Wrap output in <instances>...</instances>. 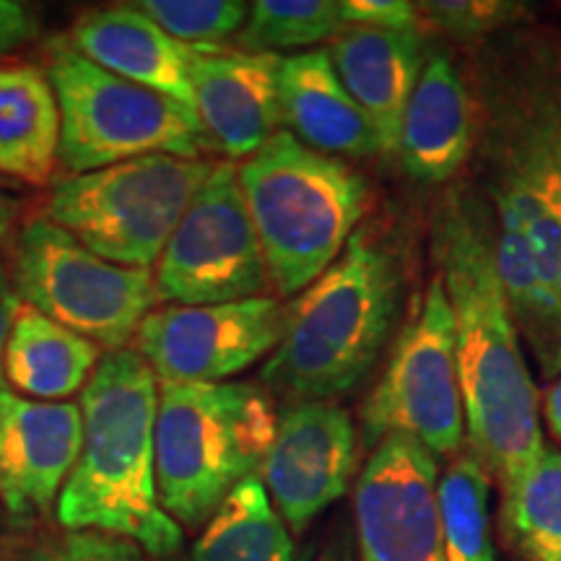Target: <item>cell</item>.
<instances>
[{
  "instance_id": "10",
  "label": "cell",
  "mask_w": 561,
  "mask_h": 561,
  "mask_svg": "<svg viewBox=\"0 0 561 561\" xmlns=\"http://www.w3.org/2000/svg\"><path fill=\"white\" fill-rule=\"evenodd\" d=\"M405 434L434 458L460 450L466 409L455 354V320L445 284L434 273L409 325L398 335L388 369L362 409V442L375 450Z\"/></svg>"
},
{
  "instance_id": "2",
  "label": "cell",
  "mask_w": 561,
  "mask_h": 561,
  "mask_svg": "<svg viewBox=\"0 0 561 561\" xmlns=\"http://www.w3.org/2000/svg\"><path fill=\"white\" fill-rule=\"evenodd\" d=\"M434 255L455 320V354L473 455L502 494L543 455L538 392L496 268L486 203L450 193L434 214Z\"/></svg>"
},
{
  "instance_id": "5",
  "label": "cell",
  "mask_w": 561,
  "mask_h": 561,
  "mask_svg": "<svg viewBox=\"0 0 561 561\" xmlns=\"http://www.w3.org/2000/svg\"><path fill=\"white\" fill-rule=\"evenodd\" d=\"M237 180L280 297L301 294L331 268L369 208V185L354 167L289 130L237 164Z\"/></svg>"
},
{
  "instance_id": "26",
  "label": "cell",
  "mask_w": 561,
  "mask_h": 561,
  "mask_svg": "<svg viewBox=\"0 0 561 561\" xmlns=\"http://www.w3.org/2000/svg\"><path fill=\"white\" fill-rule=\"evenodd\" d=\"M341 3L333 0H257L250 3L240 32L244 53H273L312 47L343 30Z\"/></svg>"
},
{
  "instance_id": "17",
  "label": "cell",
  "mask_w": 561,
  "mask_h": 561,
  "mask_svg": "<svg viewBox=\"0 0 561 561\" xmlns=\"http://www.w3.org/2000/svg\"><path fill=\"white\" fill-rule=\"evenodd\" d=\"M70 47L121 79L195 112L193 47L170 37L136 5L83 13L68 30Z\"/></svg>"
},
{
  "instance_id": "8",
  "label": "cell",
  "mask_w": 561,
  "mask_h": 561,
  "mask_svg": "<svg viewBox=\"0 0 561 561\" xmlns=\"http://www.w3.org/2000/svg\"><path fill=\"white\" fill-rule=\"evenodd\" d=\"M214 164L149 153L53 185L45 216L104 261L151 268Z\"/></svg>"
},
{
  "instance_id": "16",
  "label": "cell",
  "mask_w": 561,
  "mask_h": 561,
  "mask_svg": "<svg viewBox=\"0 0 561 561\" xmlns=\"http://www.w3.org/2000/svg\"><path fill=\"white\" fill-rule=\"evenodd\" d=\"M280 55L195 50V115L208 146L229 159H248L280 130Z\"/></svg>"
},
{
  "instance_id": "31",
  "label": "cell",
  "mask_w": 561,
  "mask_h": 561,
  "mask_svg": "<svg viewBox=\"0 0 561 561\" xmlns=\"http://www.w3.org/2000/svg\"><path fill=\"white\" fill-rule=\"evenodd\" d=\"M39 21L32 5L0 0V58L37 37Z\"/></svg>"
},
{
  "instance_id": "9",
  "label": "cell",
  "mask_w": 561,
  "mask_h": 561,
  "mask_svg": "<svg viewBox=\"0 0 561 561\" xmlns=\"http://www.w3.org/2000/svg\"><path fill=\"white\" fill-rule=\"evenodd\" d=\"M9 276L24 305L107 351H123L157 305L151 268L94 255L45 214L21 224Z\"/></svg>"
},
{
  "instance_id": "33",
  "label": "cell",
  "mask_w": 561,
  "mask_h": 561,
  "mask_svg": "<svg viewBox=\"0 0 561 561\" xmlns=\"http://www.w3.org/2000/svg\"><path fill=\"white\" fill-rule=\"evenodd\" d=\"M543 419L549 426L551 437L561 442V375L549 385L543 396Z\"/></svg>"
},
{
  "instance_id": "13",
  "label": "cell",
  "mask_w": 561,
  "mask_h": 561,
  "mask_svg": "<svg viewBox=\"0 0 561 561\" xmlns=\"http://www.w3.org/2000/svg\"><path fill=\"white\" fill-rule=\"evenodd\" d=\"M359 561H447L437 458L390 434L369 455L354 491Z\"/></svg>"
},
{
  "instance_id": "24",
  "label": "cell",
  "mask_w": 561,
  "mask_h": 561,
  "mask_svg": "<svg viewBox=\"0 0 561 561\" xmlns=\"http://www.w3.org/2000/svg\"><path fill=\"white\" fill-rule=\"evenodd\" d=\"M510 541L525 561H561V453L543 450L530 473L502 494Z\"/></svg>"
},
{
  "instance_id": "34",
  "label": "cell",
  "mask_w": 561,
  "mask_h": 561,
  "mask_svg": "<svg viewBox=\"0 0 561 561\" xmlns=\"http://www.w3.org/2000/svg\"><path fill=\"white\" fill-rule=\"evenodd\" d=\"M16 216H19V203L9 198V195L0 193V244L9 240L13 224H16Z\"/></svg>"
},
{
  "instance_id": "7",
  "label": "cell",
  "mask_w": 561,
  "mask_h": 561,
  "mask_svg": "<svg viewBox=\"0 0 561 561\" xmlns=\"http://www.w3.org/2000/svg\"><path fill=\"white\" fill-rule=\"evenodd\" d=\"M45 73L60 110V164L87 174L149 153L201 159L198 115L83 58L66 37L45 45Z\"/></svg>"
},
{
  "instance_id": "3",
  "label": "cell",
  "mask_w": 561,
  "mask_h": 561,
  "mask_svg": "<svg viewBox=\"0 0 561 561\" xmlns=\"http://www.w3.org/2000/svg\"><path fill=\"white\" fill-rule=\"evenodd\" d=\"M159 382L133 348L104 351L81 392V455L60 491L66 530L128 538L153 559L182 549V528L157 489Z\"/></svg>"
},
{
  "instance_id": "21",
  "label": "cell",
  "mask_w": 561,
  "mask_h": 561,
  "mask_svg": "<svg viewBox=\"0 0 561 561\" xmlns=\"http://www.w3.org/2000/svg\"><path fill=\"white\" fill-rule=\"evenodd\" d=\"M60 161V110L45 68L0 66V174L47 185Z\"/></svg>"
},
{
  "instance_id": "19",
  "label": "cell",
  "mask_w": 561,
  "mask_h": 561,
  "mask_svg": "<svg viewBox=\"0 0 561 561\" xmlns=\"http://www.w3.org/2000/svg\"><path fill=\"white\" fill-rule=\"evenodd\" d=\"M328 53L341 83L369 117L382 157H396L403 112L426 62L421 32L343 26Z\"/></svg>"
},
{
  "instance_id": "23",
  "label": "cell",
  "mask_w": 561,
  "mask_h": 561,
  "mask_svg": "<svg viewBox=\"0 0 561 561\" xmlns=\"http://www.w3.org/2000/svg\"><path fill=\"white\" fill-rule=\"evenodd\" d=\"M273 507L261 476H250L224 500L191 551V561H307Z\"/></svg>"
},
{
  "instance_id": "14",
  "label": "cell",
  "mask_w": 561,
  "mask_h": 561,
  "mask_svg": "<svg viewBox=\"0 0 561 561\" xmlns=\"http://www.w3.org/2000/svg\"><path fill=\"white\" fill-rule=\"evenodd\" d=\"M359 458L354 419L333 403H294L278 416L263 486L291 533L346 494Z\"/></svg>"
},
{
  "instance_id": "1",
  "label": "cell",
  "mask_w": 561,
  "mask_h": 561,
  "mask_svg": "<svg viewBox=\"0 0 561 561\" xmlns=\"http://www.w3.org/2000/svg\"><path fill=\"white\" fill-rule=\"evenodd\" d=\"M486 73L496 268L517 331L541 339L561 318V42L517 50Z\"/></svg>"
},
{
  "instance_id": "29",
  "label": "cell",
  "mask_w": 561,
  "mask_h": 561,
  "mask_svg": "<svg viewBox=\"0 0 561 561\" xmlns=\"http://www.w3.org/2000/svg\"><path fill=\"white\" fill-rule=\"evenodd\" d=\"M146 553L128 538L102 530H62L21 546L0 561H146Z\"/></svg>"
},
{
  "instance_id": "25",
  "label": "cell",
  "mask_w": 561,
  "mask_h": 561,
  "mask_svg": "<svg viewBox=\"0 0 561 561\" xmlns=\"http://www.w3.org/2000/svg\"><path fill=\"white\" fill-rule=\"evenodd\" d=\"M491 476L473 453L455 458L439 481L447 561H494L489 512Z\"/></svg>"
},
{
  "instance_id": "22",
  "label": "cell",
  "mask_w": 561,
  "mask_h": 561,
  "mask_svg": "<svg viewBox=\"0 0 561 561\" xmlns=\"http://www.w3.org/2000/svg\"><path fill=\"white\" fill-rule=\"evenodd\" d=\"M102 348L21 301L3 354V377L21 398L60 403L87 388Z\"/></svg>"
},
{
  "instance_id": "27",
  "label": "cell",
  "mask_w": 561,
  "mask_h": 561,
  "mask_svg": "<svg viewBox=\"0 0 561 561\" xmlns=\"http://www.w3.org/2000/svg\"><path fill=\"white\" fill-rule=\"evenodd\" d=\"M170 37L193 50H216L242 30L250 5L242 0H140L133 3Z\"/></svg>"
},
{
  "instance_id": "32",
  "label": "cell",
  "mask_w": 561,
  "mask_h": 561,
  "mask_svg": "<svg viewBox=\"0 0 561 561\" xmlns=\"http://www.w3.org/2000/svg\"><path fill=\"white\" fill-rule=\"evenodd\" d=\"M21 307V299L16 289H13V280L9 276V268L0 265V390L5 388V377H3V354H5V343H9L11 335V325L13 318H16Z\"/></svg>"
},
{
  "instance_id": "28",
  "label": "cell",
  "mask_w": 561,
  "mask_h": 561,
  "mask_svg": "<svg viewBox=\"0 0 561 561\" xmlns=\"http://www.w3.org/2000/svg\"><path fill=\"white\" fill-rule=\"evenodd\" d=\"M416 11L421 24L455 39L489 37L528 16V5L512 0H426Z\"/></svg>"
},
{
  "instance_id": "11",
  "label": "cell",
  "mask_w": 561,
  "mask_h": 561,
  "mask_svg": "<svg viewBox=\"0 0 561 561\" xmlns=\"http://www.w3.org/2000/svg\"><path fill=\"white\" fill-rule=\"evenodd\" d=\"M273 280L237 180L234 161H216L153 271L159 301L182 307L268 297Z\"/></svg>"
},
{
  "instance_id": "15",
  "label": "cell",
  "mask_w": 561,
  "mask_h": 561,
  "mask_svg": "<svg viewBox=\"0 0 561 561\" xmlns=\"http://www.w3.org/2000/svg\"><path fill=\"white\" fill-rule=\"evenodd\" d=\"M81 442L76 403L30 401L0 390V507L11 528H32L58 507Z\"/></svg>"
},
{
  "instance_id": "36",
  "label": "cell",
  "mask_w": 561,
  "mask_h": 561,
  "mask_svg": "<svg viewBox=\"0 0 561 561\" xmlns=\"http://www.w3.org/2000/svg\"><path fill=\"white\" fill-rule=\"evenodd\" d=\"M559 297H561V276H559Z\"/></svg>"
},
{
  "instance_id": "4",
  "label": "cell",
  "mask_w": 561,
  "mask_h": 561,
  "mask_svg": "<svg viewBox=\"0 0 561 561\" xmlns=\"http://www.w3.org/2000/svg\"><path fill=\"white\" fill-rule=\"evenodd\" d=\"M403 310V263L371 229L354 231L331 268L286 310L261 380L294 403H333L367 380Z\"/></svg>"
},
{
  "instance_id": "20",
  "label": "cell",
  "mask_w": 561,
  "mask_h": 561,
  "mask_svg": "<svg viewBox=\"0 0 561 561\" xmlns=\"http://www.w3.org/2000/svg\"><path fill=\"white\" fill-rule=\"evenodd\" d=\"M278 94L280 121L312 151L354 159L382 153L369 117L341 83L328 50L280 58Z\"/></svg>"
},
{
  "instance_id": "35",
  "label": "cell",
  "mask_w": 561,
  "mask_h": 561,
  "mask_svg": "<svg viewBox=\"0 0 561 561\" xmlns=\"http://www.w3.org/2000/svg\"><path fill=\"white\" fill-rule=\"evenodd\" d=\"M318 561H351L346 538H333V541L320 551Z\"/></svg>"
},
{
  "instance_id": "30",
  "label": "cell",
  "mask_w": 561,
  "mask_h": 561,
  "mask_svg": "<svg viewBox=\"0 0 561 561\" xmlns=\"http://www.w3.org/2000/svg\"><path fill=\"white\" fill-rule=\"evenodd\" d=\"M341 16L346 26H367L382 32H421L416 3L409 0H343Z\"/></svg>"
},
{
  "instance_id": "12",
  "label": "cell",
  "mask_w": 561,
  "mask_h": 561,
  "mask_svg": "<svg viewBox=\"0 0 561 561\" xmlns=\"http://www.w3.org/2000/svg\"><path fill=\"white\" fill-rule=\"evenodd\" d=\"M286 325L276 297L224 305H164L140 322L133 351L159 385L229 382L265 354H273Z\"/></svg>"
},
{
  "instance_id": "18",
  "label": "cell",
  "mask_w": 561,
  "mask_h": 561,
  "mask_svg": "<svg viewBox=\"0 0 561 561\" xmlns=\"http://www.w3.org/2000/svg\"><path fill=\"white\" fill-rule=\"evenodd\" d=\"M473 96L466 76L445 53L426 55L403 112L396 157L424 185L453 180L473 149Z\"/></svg>"
},
{
  "instance_id": "6",
  "label": "cell",
  "mask_w": 561,
  "mask_h": 561,
  "mask_svg": "<svg viewBox=\"0 0 561 561\" xmlns=\"http://www.w3.org/2000/svg\"><path fill=\"white\" fill-rule=\"evenodd\" d=\"M278 413L248 382L159 385L157 489L180 528H203L263 468Z\"/></svg>"
}]
</instances>
